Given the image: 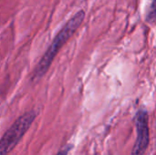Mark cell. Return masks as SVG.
Wrapping results in <instances>:
<instances>
[{
  "mask_svg": "<svg viewBox=\"0 0 156 155\" xmlns=\"http://www.w3.org/2000/svg\"><path fill=\"white\" fill-rule=\"evenodd\" d=\"M84 18H85V12L83 10H80L60 29V31L57 34V36L53 39L49 48L47 49V51L45 52V54L37 63L36 69L33 73V78H32L33 79H38L46 74L58 52L64 46V44L71 37V36L77 31V29L80 26Z\"/></svg>",
  "mask_w": 156,
  "mask_h": 155,
  "instance_id": "obj_1",
  "label": "cell"
},
{
  "mask_svg": "<svg viewBox=\"0 0 156 155\" xmlns=\"http://www.w3.org/2000/svg\"><path fill=\"white\" fill-rule=\"evenodd\" d=\"M36 118L34 111H28L20 116L6 131L0 140V155H7L27 132Z\"/></svg>",
  "mask_w": 156,
  "mask_h": 155,
  "instance_id": "obj_2",
  "label": "cell"
},
{
  "mask_svg": "<svg viewBox=\"0 0 156 155\" xmlns=\"http://www.w3.org/2000/svg\"><path fill=\"white\" fill-rule=\"evenodd\" d=\"M148 112L145 110H140L135 117L137 138L133 146L132 155H143L149 143V126Z\"/></svg>",
  "mask_w": 156,
  "mask_h": 155,
  "instance_id": "obj_3",
  "label": "cell"
},
{
  "mask_svg": "<svg viewBox=\"0 0 156 155\" xmlns=\"http://www.w3.org/2000/svg\"><path fill=\"white\" fill-rule=\"evenodd\" d=\"M146 21L149 24L156 23V0H153L149 11L146 15Z\"/></svg>",
  "mask_w": 156,
  "mask_h": 155,
  "instance_id": "obj_4",
  "label": "cell"
},
{
  "mask_svg": "<svg viewBox=\"0 0 156 155\" xmlns=\"http://www.w3.org/2000/svg\"><path fill=\"white\" fill-rule=\"evenodd\" d=\"M70 148H71V146L70 145H69V146H67L66 148H64L63 150H61L58 153L57 155H68L69 153V150H70Z\"/></svg>",
  "mask_w": 156,
  "mask_h": 155,
  "instance_id": "obj_5",
  "label": "cell"
}]
</instances>
